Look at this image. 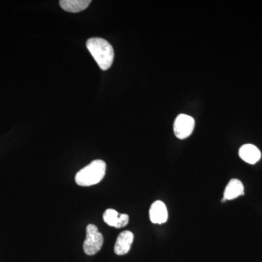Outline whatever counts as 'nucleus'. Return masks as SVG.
Returning <instances> with one entry per match:
<instances>
[{"instance_id": "nucleus-1", "label": "nucleus", "mask_w": 262, "mask_h": 262, "mask_svg": "<svg viewBox=\"0 0 262 262\" xmlns=\"http://www.w3.org/2000/svg\"><path fill=\"white\" fill-rule=\"evenodd\" d=\"M86 46L101 70H107L112 67L115 53L113 46L106 39L91 38L87 41Z\"/></svg>"}, {"instance_id": "nucleus-2", "label": "nucleus", "mask_w": 262, "mask_h": 262, "mask_svg": "<svg viewBox=\"0 0 262 262\" xmlns=\"http://www.w3.org/2000/svg\"><path fill=\"white\" fill-rule=\"evenodd\" d=\"M106 163L96 160L81 169L75 177V182L81 187H90L101 182L106 173Z\"/></svg>"}, {"instance_id": "nucleus-3", "label": "nucleus", "mask_w": 262, "mask_h": 262, "mask_svg": "<svg viewBox=\"0 0 262 262\" xmlns=\"http://www.w3.org/2000/svg\"><path fill=\"white\" fill-rule=\"evenodd\" d=\"M103 244V234L94 225H89L86 228V237L83 244V250L89 256L97 253Z\"/></svg>"}, {"instance_id": "nucleus-4", "label": "nucleus", "mask_w": 262, "mask_h": 262, "mask_svg": "<svg viewBox=\"0 0 262 262\" xmlns=\"http://www.w3.org/2000/svg\"><path fill=\"white\" fill-rule=\"evenodd\" d=\"M194 128V120L189 115L181 114L176 118L173 131L179 139H185L192 134Z\"/></svg>"}, {"instance_id": "nucleus-5", "label": "nucleus", "mask_w": 262, "mask_h": 262, "mask_svg": "<svg viewBox=\"0 0 262 262\" xmlns=\"http://www.w3.org/2000/svg\"><path fill=\"white\" fill-rule=\"evenodd\" d=\"M103 221L110 227H115L117 229L125 227L128 224L129 216L125 213L120 214L115 209H107L104 212L103 215Z\"/></svg>"}, {"instance_id": "nucleus-6", "label": "nucleus", "mask_w": 262, "mask_h": 262, "mask_svg": "<svg viewBox=\"0 0 262 262\" xmlns=\"http://www.w3.org/2000/svg\"><path fill=\"white\" fill-rule=\"evenodd\" d=\"M168 213L167 207L163 202L155 201L149 210L150 221L153 224L162 225L168 220Z\"/></svg>"}, {"instance_id": "nucleus-7", "label": "nucleus", "mask_w": 262, "mask_h": 262, "mask_svg": "<svg viewBox=\"0 0 262 262\" xmlns=\"http://www.w3.org/2000/svg\"><path fill=\"white\" fill-rule=\"evenodd\" d=\"M134 234L126 230L119 234L115 245V253L119 256L126 254L130 251L134 241Z\"/></svg>"}, {"instance_id": "nucleus-8", "label": "nucleus", "mask_w": 262, "mask_h": 262, "mask_svg": "<svg viewBox=\"0 0 262 262\" xmlns=\"http://www.w3.org/2000/svg\"><path fill=\"white\" fill-rule=\"evenodd\" d=\"M244 194V184L238 179H233L230 180L225 188L223 201H232Z\"/></svg>"}, {"instance_id": "nucleus-9", "label": "nucleus", "mask_w": 262, "mask_h": 262, "mask_svg": "<svg viewBox=\"0 0 262 262\" xmlns=\"http://www.w3.org/2000/svg\"><path fill=\"white\" fill-rule=\"evenodd\" d=\"M239 155L241 159L249 164L257 163L261 158V151L253 144H245L239 150Z\"/></svg>"}, {"instance_id": "nucleus-10", "label": "nucleus", "mask_w": 262, "mask_h": 262, "mask_svg": "<svg viewBox=\"0 0 262 262\" xmlns=\"http://www.w3.org/2000/svg\"><path fill=\"white\" fill-rule=\"evenodd\" d=\"M62 9L70 13H79L85 10L91 4V0H61L59 2Z\"/></svg>"}]
</instances>
